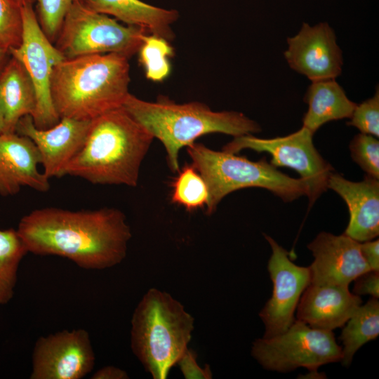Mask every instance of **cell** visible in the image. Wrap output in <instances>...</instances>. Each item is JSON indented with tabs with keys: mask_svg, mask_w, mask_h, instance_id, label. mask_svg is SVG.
<instances>
[{
	"mask_svg": "<svg viewBox=\"0 0 379 379\" xmlns=\"http://www.w3.org/2000/svg\"><path fill=\"white\" fill-rule=\"evenodd\" d=\"M192 165L205 180L208 190L206 213L213 214L228 194L246 187H262L283 201L309 196L308 184L278 171L265 158L253 161L225 151H215L202 143L187 147Z\"/></svg>",
	"mask_w": 379,
	"mask_h": 379,
	"instance_id": "obj_6",
	"label": "cell"
},
{
	"mask_svg": "<svg viewBox=\"0 0 379 379\" xmlns=\"http://www.w3.org/2000/svg\"><path fill=\"white\" fill-rule=\"evenodd\" d=\"M39 152L32 140L15 132L0 134V195L13 196L23 187L50 190L49 178L39 171Z\"/></svg>",
	"mask_w": 379,
	"mask_h": 379,
	"instance_id": "obj_16",
	"label": "cell"
},
{
	"mask_svg": "<svg viewBox=\"0 0 379 379\" xmlns=\"http://www.w3.org/2000/svg\"><path fill=\"white\" fill-rule=\"evenodd\" d=\"M0 101L5 117V133L15 132L18 121L32 116L36 107L33 82L24 66L11 56L0 74Z\"/></svg>",
	"mask_w": 379,
	"mask_h": 379,
	"instance_id": "obj_20",
	"label": "cell"
},
{
	"mask_svg": "<svg viewBox=\"0 0 379 379\" xmlns=\"http://www.w3.org/2000/svg\"><path fill=\"white\" fill-rule=\"evenodd\" d=\"M21 6L13 0H0V46L8 52L22 41Z\"/></svg>",
	"mask_w": 379,
	"mask_h": 379,
	"instance_id": "obj_26",
	"label": "cell"
},
{
	"mask_svg": "<svg viewBox=\"0 0 379 379\" xmlns=\"http://www.w3.org/2000/svg\"><path fill=\"white\" fill-rule=\"evenodd\" d=\"M352 159L368 175L379 178V141L371 135L359 133L350 144Z\"/></svg>",
	"mask_w": 379,
	"mask_h": 379,
	"instance_id": "obj_28",
	"label": "cell"
},
{
	"mask_svg": "<svg viewBox=\"0 0 379 379\" xmlns=\"http://www.w3.org/2000/svg\"><path fill=\"white\" fill-rule=\"evenodd\" d=\"M11 55L9 52L0 46V74L8 61Z\"/></svg>",
	"mask_w": 379,
	"mask_h": 379,
	"instance_id": "obj_34",
	"label": "cell"
},
{
	"mask_svg": "<svg viewBox=\"0 0 379 379\" xmlns=\"http://www.w3.org/2000/svg\"><path fill=\"white\" fill-rule=\"evenodd\" d=\"M251 355L269 371L286 373L305 367L317 372L321 366L340 361L342 347L332 331L314 328L295 319L284 333L256 339Z\"/></svg>",
	"mask_w": 379,
	"mask_h": 379,
	"instance_id": "obj_8",
	"label": "cell"
},
{
	"mask_svg": "<svg viewBox=\"0 0 379 379\" xmlns=\"http://www.w3.org/2000/svg\"><path fill=\"white\" fill-rule=\"evenodd\" d=\"M91 122L63 117L53 126L41 129L34 125L31 115H26L18 121L15 132L35 144L44 173L50 179L64 176L66 166L85 142Z\"/></svg>",
	"mask_w": 379,
	"mask_h": 379,
	"instance_id": "obj_14",
	"label": "cell"
},
{
	"mask_svg": "<svg viewBox=\"0 0 379 379\" xmlns=\"http://www.w3.org/2000/svg\"><path fill=\"white\" fill-rule=\"evenodd\" d=\"M305 100L308 109L302 119V126L314 134L327 122L350 118L357 106L335 79L312 81Z\"/></svg>",
	"mask_w": 379,
	"mask_h": 379,
	"instance_id": "obj_21",
	"label": "cell"
},
{
	"mask_svg": "<svg viewBox=\"0 0 379 379\" xmlns=\"http://www.w3.org/2000/svg\"><path fill=\"white\" fill-rule=\"evenodd\" d=\"M17 232L28 253L63 257L86 270L121 263L132 237L125 215L114 208H39L20 219Z\"/></svg>",
	"mask_w": 379,
	"mask_h": 379,
	"instance_id": "obj_1",
	"label": "cell"
},
{
	"mask_svg": "<svg viewBox=\"0 0 379 379\" xmlns=\"http://www.w3.org/2000/svg\"><path fill=\"white\" fill-rule=\"evenodd\" d=\"M166 39L148 34L138 52L140 62L142 65L146 77L152 81H161L169 74L171 65L169 58L174 52L173 48Z\"/></svg>",
	"mask_w": 379,
	"mask_h": 379,
	"instance_id": "obj_25",
	"label": "cell"
},
{
	"mask_svg": "<svg viewBox=\"0 0 379 379\" xmlns=\"http://www.w3.org/2000/svg\"><path fill=\"white\" fill-rule=\"evenodd\" d=\"M27 253L17 230H0V307L13 298L18 267Z\"/></svg>",
	"mask_w": 379,
	"mask_h": 379,
	"instance_id": "obj_23",
	"label": "cell"
},
{
	"mask_svg": "<svg viewBox=\"0 0 379 379\" xmlns=\"http://www.w3.org/2000/svg\"><path fill=\"white\" fill-rule=\"evenodd\" d=\"M362 304L348 286L310 284L297 306V319L310 327L333 331L343 326Z\"/></svg>",
	"mask_w": 379,
	"mask_h": 379,
	"instance_id": "obj_17",
	"label": "cell"
},
{
	"mask_svg": "<svg viewBox=\"0 0 379 379\" xmlns=\"http://www.w3.org/2000/svg\"><path fill=\"white\" fill-rule=\"evenodd\" d=\"M265 237L272 248L267 270L273 289L259 317L265 325L263 338H271L286 331L295 321L300 298L310 284V270L292 262L288 251L271 237Z\"/></svg>",
	"mask_w": 379,
	"mask_h": 379,
	"instance_id": "obj_11",
	"label": "cell"
},
{
	"mask_svg": "<svg viewBox=\"0 0 379 379\" xmlns=\"http://www.w3.org/2000/svg\"><path fill=\"white\" fill-rule=\"evenodd\" d=\"M93 379H127L129 378L127 373L115 366H107L101 368L94 373Z\"/></svg>",
	"mask_w": 379,
	"mask_h": 379,
	"instance_id": "obj_33",
	"label": "cell"
},
{
	"mask_svg": "<svg viewBox=\"0 0 379 379\" xmlns=\"http://www.w3.org/2000/svg\"><path fill=\"white\" fill-rule=\"evenodd\" d=\"M353 293L357 295H371L379 298V271L369 270L354 279Z\"/></svg>",
	"mask_w": 379,
	"mask_h": 379,
	"instance_id": "obj_31",
	"label": "cell"
},
{
	"mask_svg": "<svg viewBox=\"0 0 379 379\" xmlns=\"http://www.w3.org/2000/svg\"><path fill=\"white\" fill-rule=\"evenodd\" d=\"M171 201L191 211L207 205L208 190L199 173L190 165H185L172 185Z\"/></svg>",
	"mask_w": 379,
	"mask_h": 379,
	"instance_id": "obj_24",
	"label": "cell"
},
{
	"mask_svg": "<svg viewBox=\"0 0 379 379\" xmlns=\"http://www.w3.org/2000/svg\"><path fill=\"white\" fill-rule=\"evenodd\" d=\"M154 137L122 107L91 120L85 142L63 175L94 185H138Z\"/></svg>",
	"mask_w": 379,
	"mask_h": 379,
	"instance_id": "obj_2",
	"label": "cell"
},
{
	"mask_svg": "<svg viewBox=\"0 0 379 379\" xmlns=\"http://www.w3.org/2000/svg\"><path fill=\"white\" fill-rule=\"evenodd\" d=\"M350 120L347 123L348 126L356 127L361 133L368 134L374 137L379 136V92L357 105Z\"/></svg>",
	"mask_w": 379,
	"mask_h": 379,
	"instance_id": "obj_29",
	"label": "cell"
},
{
	"mask_svg": "<svg viewBox=\"0 0 379 379\" xmlns=\"http://www.w3.org/2000/svg\"><path fill=\"white\" fill-rule=\"evenodd\" d=\"M148 34L139 27L122 25L77 0L67 13L54 43L65 59L109 53L129 58L138 53Z\"/></svg>",
	"mask_w": 379,
	"mask_h": 379,
	"instance_id": "obj_7",
	"label": "cell"
},
{
	"mask_svg": "<svg viewBox=\"0 0 379 379\" xmlns=\"http://www.w3.org/2000/svg\"><path fill=\"white\" fill-rule=\"evenodd\" d=\"M197 353L189 347L178 360L176 365L180 368L185 379H211L212 371L208 364L199 366Z\"/></svg>",
	"mask_w": 379,
	"mask_h": 379,
	"instance_id": "obj_30",
	"label": "cell"
},
{
	"mask_svg": "<svg viewBox=\"0 0 379 379\" xmlns=\"http://www.w3.org/2000/svg\"><path fill=\"white\" fill-rule=\"evenodd\" d=\"M77 0H34L39 24L48 39L54 43L64 18Z\"/></svg>",
	"mask_w": 379,
	"mask_h": 379,
	"instance_id": "obj_27",
	"label": "cell"
},
{
	"mask_svg": "<svg viewBox=\"0 0 379 379\" xmlns=\"http://www.w3.org/2000/svg\"><path fill=\"white\" fill-rule=\"evenodd\" d=\"M128 58L116 53L65 59L53 69L51 95L60 117L91 121L121 107L130 83Z\"/></svg>",
	"mask_w": 379,
	"mask_h": 379,
	"instance_id": "obj_3",
	"label": "cell"
},
{
	"mask_svg": "<svg viewBox=\"0 0 379 379\" xmlns=\"http://www.w3.org/2000/svg\"><path fill=\"white\" fill-rule=\"evenodd\" d=\"M95 354L88 332L64 330L35 343L31 379H81L93 370Z\"/></svg>",
	"mask_w": 379,
	"mask_h": 379,
	"instance_id": "obj_12",
	"label": "cell"
},
{
	"mask_svg": "<svg viewBox=\"0 0 379 379\" xmlns=\"http://www.w3.org/2000/svg\"><path fill=\"white\" fill-rule=\"evenodd\" d=\"M91 9L114 16L127 25L135 26L171 41L174 33L171 25L179 18L174 9H166L140 0H81Z\"/></svg>",
	"mask_w": 379,
	"mask_h": 379,
	"instance_id": "obj_19",
	"label": "cell"
},
{
	"mask_svg": "<svg viewBox=\"0 0 379 379\" xmlns=\"http://www.w3.org/2000/svg\"><path fill=\"white\" fill-rule=\"evenodd\" d=\"M194 319L169 293L149 289L131 319V347L146 372L166 379L188 347Z\"/></svg>",
	"mask_w": 379,
	"mask_h": 379,
	"instance_id": "obj_5",
	"label": "cell"
},
{
	"mask_svg": "<svg viewBox=\"0 0 379 379\" xmlns=\"http://www.w3.org/2000/svg\"><path fill=\"white\" fill-rule=\"evenodd\" d=\"M285 58L291 69L311 81L335 79L343 65V52L327 22H304L297 34L287 39Z\"/></svg>",
	"mask_w": 379,
	"mask_h": 379,
	"instance_id": "obj_13",
	"label": "cell"
},
{
	"mask_svg": "<svg viewBox=\"0 0 379 379\" xmlns=\"http://www.w3.org/2000/svg\"><path fill=\"white\" fill-rule=\"evenodd\" d=\"M14 1H15L16 3H18L19 5H22L25 1H26L27 0H13Z\"/></svg>",
	"mask_w": 379,
	"mask_h": 379,
	"instance_id": "obj_36",
	"label": "cell"
},
{
	"mask_svg": "<svg viewBox=\"0 0 379 379\" xmlns=\"http://www.w3.org/2000/svg\"><path fill=\"white\" fill-rule=\"evenodd\" d=\"M34 3V0H27L21 5L22 41L9 53L24 66L34 86L36 107L32 116L34 124L39 128L46 129L60 119L51 100V78L54 67L65 58L42 31Z\"/></svg>",
	"mask_w": 379,
	"mask_h": 379,
	"instance_id": "obj_10",
	"label": "cell"
},
{
	"mask_svg": "<svg viewBox=\"0 0 379 379\" xmlns=\"http://www.w3.org/2000/svg\"><path fill=\"white\" fill-rule=\"evenodd\" d=\"M340 339L342 341L343 366H349L356 352L379 334V301L373 298L361 305L346 322Z\"/></svg>",
	"mask_w": 379,
	"mask_h": 379,
	"instance_id": "obj_22",
	"label": "cell"
},
{
	"mask_svg": "<svg viewBox=\"0 0 379 379\" xmlns=\"http://www.w3.org/2000/svg\"><path fill=\"white\" fill-rule=\"evenodd\" d=\"M122 107L161 142L173 172L180 171V149L200 136L220 133L237 137L261 131L257 122L241 112H215L199 102L178 104L163 97L148 102L129 93Z\"/></svg>",
	"mask_w": 379,
	"mask_h": 379,
	"instance_id": "obj_4",
	"label": "cell"
},
{
	"mask_svg": "<svg viewBox=\"0 0 379 379\" xmlns=\"http://www.w3.org/2000/svg\"><path fill=\"white\" fill-rule=\"evenodd\" d=\"M313 135L304 126L286 136L270 139L244 135L234 137L222 150L236 154L244 149H251L270 154L272 166L293 168L306 181L310 188L308 199L311 206L328 189V180L333 171L314 147Z\"/></svg>",
	"mask_w": 379,
	"mask_h": 379,
	"instance_id": "obj_9",
	"label": "cell"
},
{
	"mask_svg": "<svg viewBox=\"0 0 379 379\" xmlns=\"http://www.w3.org/2000/svg\"><path fill=\"white\" fill-rule=\"evenodd\" d=\"M328 188L346 202L350 221L345 234L359 241L372 240L379 234V182L368 175L361 182H352L332 173Z\"/></svg>",
	"mask_w": 379,
	"mask_h": 379,
	"instance_id": "obj_18",
	"label": "cell"
},
{
	"mask_svg": "<svg viewBox=\"0 0 379 379\" xmlns=\"http://www.w3.org/2000/svg\"><path fill=\"white\" fill-rule=\"evenodd\" d=\"M6 131V125H5V117L4 109L0 101V134L5 133Z\"/></svg>",
	"mask_w": 379,
	"mask_h": 379,
	"instance_id": "obj_35",
	"label": "cell"
},
{
	"mask_svg": "<svg viewBox=\"0 0 379 379\" xmlns=\"http://www.w3.org/2000/svg\"><path fill=\"white\" fill-rule=\"evenodd\" d=\"M361 254L371 270L379 271V241L360 243Z\"/></svg>",
	"mask_w": 379,
	"mask_h": 379,
	"instance_id": "obj_32",
	"label": "cell"
},
{
	"mask_svg": "<svg viewBox=\"0 0 379 379\" xmlns=\"http://www.w3.org/2000/svg\"><path fill=\"white\" fill-rule=\"evenodd\" d=\"M314 261L309 267L310 284L349 286L359 275L371 270L360 249V242L345 233L322 232L307 246Z\"/></svg>",
	"mask_w": 379,
	"mask_h": 379,
	"instance_id": "obj_15",
	"label": "cell"
}]
</instances>
